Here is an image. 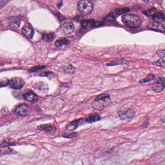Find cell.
<instances>
[{
	"instance_id": "obj_2",
	"label": "cell",
	"mask_w": 165,
	"mask_h": 165,
	"mask_svg": "<svg viewBox=\"0 0 165 165\" xmlns=\"http://www.w3.org/2000/svg\"><path fill=\"white\" fill-rule=\"evenodd\" d=\"M122 20L125 25L129 27H139L142 24V20L139 17L132 14L125 15L122 18Z\"/></svg>"
},
{
	"instance_id": "obj_33",
	"label": "cell",
	"mask_w": 165,
	"mask_h": 165,
	"mask_svg": "<svg viewBox=\"0 0 165 165\" xmlns=\"http://www.w3.org/2000/svg\"><path fill=\"white\" fill-rule=\"evenodd\" d=\"M160 122H161L162 124L165 123V115L161 119Z\"/></svg>"
},
{
	"instance_id": "obj_24",
	"label": "cell",
	"mask_w": 165,
	"mask_h": 165,
	"mask_svg": "<svg viewBox=\"0 0 165 165\" xmlns=\"http://www.w3.org/2000/svg\"><path fill=\"white\" fill-rule=\"evenodd\" d=\"M64 138L68 139H73L77 136V134L76 132H72L69 133H66L62 136Z\"/></svg>"
},
{
	"instance_id": "obj_6",
	"label": "cell",
	"mask_w": 165,
	"mask_h": 165,
	"mask_svg": "<svg viewBox=\"0 0 165 165\" xmlns=\"http://www.w3.org/2000/svg\"><path fill=\"white\" fill-rule=\"evenodd\" d=\"M117 113L121 120H122L132 118L135 115V112L129 108L118 111Z\"/></svg>"
},
{
	"instance_id": "obj_28",
	"label": "cell",
	"mask_w": 165,
	"mask_h": 165,
	"mask_svg": "<svg viewBox=\"0 0 165 165\" xmlns=\"http://www.w3.org/2000/svg\"><path fill=\"white\" fill-rule=\"evenodd\" d=\"M65 70L68 72H73L74 71V68L72 67V65H70L66 66L65 68Z\"/></svg>"
},
{
	"instance_id": "obj_32",
	"label": "cell",
	"mask_w": 165,
	"mask_h": 165,
	"mask_svg": "<svg viewBox=\"0 0 165 165\" xmlns=\"http://www.w3.org/2000/svg\"><path fill=\"white\" fill-rule=\"evenodd\" d=\"M149 125V123L148 121L144 122V124L142 125V126L144 127V128H147L148 126Z\"/></svg>"
},
{
	"instance_id": "obj_14",
	"label": "cell",
	"mask_w": 165,
	"mask_h": 165,
	"mask_svg": "<svg viewBox=\"0 0 165 165\" xmlns=\"http://www.w3.org/2000/svg\"><path fill=\"white\" fill-rule=\"evenodd\" d=\"M152 19L153 22L159 24H161L165 20V17L162 12L156 13L152 17Z\"/></svg>"
},
{
	"instance_id": "obj_9",
	"label": "cell",
	"mask_w": 165,
	"mask_h": 165,
	"mask_svg": "<svg viewBox=\"0 0 165 165\" xmlns=\"http://www.w3.org/2000/svg\"><path fill=\"white\" fill-rule=\"evenodd\" d=\"M14 112L19 116H25L29 112V108L26 105L21 104L15 107Z\"/></svg>"
},
{
	"instance_id": "obj_13",
	"label": "cell",
	"mask_w": 165,
	"mask_h": 165,
	"mask_svg": "<svg viewBox=\"0 0 165 165\" xmlns=\"http://www.w3.org/2000/svg\"><path fill=\"white\" fill-rule=\"evenodd\" d=\"M22 33L25 37L28 39H31L33 37V35H34V31L33 29L29 26H25L22 29Z\"/></svg>"
},
{
	"instance_id": "obj_27",
	"label": "cell",
	"mask_w": 165,
	"mask_h": 165,
	"mask_svg": "<svg viewBox=\"0 0 165 165\" xmlns=\"http://www.w3.org/2000/svg\"><path fill=\"white\" fill-rule=\"evenodd\" d=\"M115 15L113 14V13H111V14H109L106 17H105V19L106 21L108 22H113V20L115 19Z\"/></svg>"
},
{
	"instance_id": "obj_8",
	"label": "cell",
	"mask_w": 165,
	"mask_h": 165,
	"mask_svg": "<svg viewBox=\"0 0 165 165\" xmlns=\"http://www.w3.org/2000/svg\"><path fill=\"white\" fill-rule=\"evenodd\" d=\"M165 88V78L163 77H160L158 78L155 84L153 86V90L155 93H158L163 91Z\"/></svg>"
},
{
	"instance_id": "obj_34",
	"label": "cell",
	"mask_w": 165,
	"mask_h": 165,
	"mask_svg": "<svg viewBox=\"0 0 165 165\" xmlns=\"http://www.w3.org/2000/svg\"></svg>"
},
{
	"instance_id": "obj_5",
	"label": "cell",
	"mask_w": 165,
	"mask_h": 165,
	"mask_svg": "<svg viewBox=\"0 0 165 165\" xmlns=\"http://www.w3.org/2000/svg\"><path fill=\"white\" fill-rule=\"evenodd\" d=\"M37 129L40 131H44L47 134L52 135L57 131V127L54 125L51 124H45L40 125L37 127Z\"/></svg>"
},
{
	"instance_id": "obj_3",
	"label": "cell",
	"mask_w": 165,
	"mask_h": 165,
	"mask_svg": "<svg viewBox=\"0 0 165 165\" xmlns=\"http://www.w3.org/2000/svg\"><path fill=\"white\" fill-rule=\"evenodd\" d=\"M78 8L81 14L88 15L93 11V5L91 2L87 0H82L78 2Z\"/></svg>"
},
{
	"instance_id": "obj_22",
	"label": "cell",
	"mask_w": 165,
	"mask_h": 165,
	"mask_svg": "<svg viewBox=\"0 0 165 165\" xmlns=\"http://www.w3.org/2000/svg\"><path fill=\"white\" fill-rule=\"evenodd\" d=\"M130 11V9L128 8H121V9H117L116 10L115 13L117 15L123 14L125 13H127Z\"/></svg>"
},
{
	"instance_id": "obj_10",
	"label": "cell",
	"mask_w": 165,
	"mask_h": 165,
	"mask_svg": "<svg viewBox=\"0 0 165 165\" xmlns=\"http://www.w3.org/2000/svg\"><path fill=\"white\" fill-rule=\"evenodd\" d=\"M103 23V22H96L93 19L89 20H83L81 22V25L82 27L85 29L89 28L92 27L100 26L102 25Z\"/></svg>"
},
{
	"instance_id": "obj_19",
	"label": "cell",
	"mask_w": 165,
	"mask_h": 165,
	"mask_svg": "<svg viewBox=\"0 0 165 165\" xmlns=\"http://www.w3.org/2000/svg\"><path fill=\"white\" fill-rule=\"evenodd\" d=\"M54 33H50L47 34H44L42 35V39L45 41L49 42L53 40L54 39Z\"/></svg>"
},
{
	"instance_id": "obj_25",
	"label": "cell",
	"mask_w": 165,
	"mask_h": 165,
	"mask_svg": "<svg viewBox=\"0 0 165 165\" xmlns=\"http://www.w3.org/2000/svg\"><path fill=\"white\" fill-rule=\"evenodd\" d=\"M9 83V81L6 77L0 78V87L7 85Z\"/></svg>"
},
{
	"instance_id": "obj_17",
	"label": "cell",
	"mask_w": 165,
	"mask_h": 165,
	"mask_svg": "<svg viewBox=\"0 0 165 165\" xmlns=\"http://www.w3.org/2000/svg\"><path fill=\"white\" fill-rule=\"evenodd\" d=\"M70 41L68 39H65V38L59 39L56 42L55 45L58 48H59V47H62V46L65 45H68L70 43Z\"/></svg>"
},
{
	"instance_id": "obj_1",
	"label": "cell",
	"mask_w": 165,
	"mask_h": 165,
	"mask_svg": "<svg viewBox=\"0 0 165 165\" xmlns=\"http://www.w3.org/2000/svg\"><path fill=\"white\" fill-rule=\"evenodd\" d=\"M111 103L110 96L107 94H102L96 98L95 100L92 103L94 109L98 111H102L107 107Z\"/></svg>"
},
{
	"instance_id": "obj_31",
	"label": "cell",
	"mask_w": 165,
	"mask_h": 165,
	"mask_svg": "<svg viewBox=\"0 0 165 165\" xmlns=\"http://www.w3.org/2000/svg\"><path fill=\"white\" fill-rule=\"evenodd\" d=\"M7 1H0V9H2L3 6L5 5Z\"/></svg>"
},
{
	"instance_id": "obj_18",
	"label": "cell",
	"mask_w": 165,
	"mask_h": 165,
	"mask_svg": "<svg viewBox=\"0 0 165 165\" xmlns=\"http://www.w3.org/2000/svg\"><path fill=\"white\" fill-rule=\"evenodd\" d=\"M12 152V150L8 147H2L0 148V156H4L5 154L10 153Z\"/></svg>"
},
{
	"instance_id": "obj_16",
	"label": "cell",
	"mask_w": 165,
	"mask_h": 165,
	"mask_svg": "<svg viewBox=\"0 0 165 165\" xmlns=\"http://www.w3.org/2000/svg\"><path fill=\"white\" fill-rule=\"evenodd\" d=\"M150 28H153V30L161 31V32H164L165 31V28L162 24H159V23H157L155 22L153 24H152Z\"/></svg>"
},
{
	"instance_id": "obj_15",
	"label": "cell",
	"mask_w": 165,
	"mask_h": 165,
	"mask_svg": "<svg viewBox=\"0 0 165 165\" xmlns=\"http://www.w3.org/2000/svg\"><path fill=\"white\" fill-rule=\"evenodd\" d=\"M101 120V117L99 114H94L90 116L89 117L86 119V121L89 123L96 122Z\"/></svg>"
},
{
	"instance_id": "obj_20",
	"label": "cell",
	"mask_w": 165,
	"mask_h": 165,
	"mask_svg": "<svg viewBox=\"0 0 165 165\" xmlns=\"http://www.w3.org/2000/svg\"><path fill=\"white\" fill-rule=\"evenodd\" d=\"M156 13H157V9L155 7H152L150 9L144 11L143 13L148 17H153Z\"/></svg>"
},
{
	"instance_id": "obj_21",
	"label": "cell",
	"mask_w": 165,
	"mask_h": 165,
	"mask_svg": "<svg viewBox=\"0 0 165 165\" xmlns=\"http://www.w3.org/2000/svg\"><path fill=\"white\" fill-rule=\"evenodd\" d=\"M155 79V76L152 74H149L147 75V77L143 79V80H141L140 81V83H146V82H149L150 81H153V80Z\"/></svg>"
},
{
	"instance_id": "obj_7",
	"label": "cell",
	"mask_w": 165,
	"mask_h": 165,
	"mask_svg": "<svg viewBox=\"0 0 165 165\" xmlns=\"http://www.w3.org/2000/svg\"><path fill=\"white\" fill-rule=\"evenodd\" d=\"M10 86L11 88L16 90H19L22 88L25 84V82L22 78L19 77H14L9 81Z\"/></svg>"
},
{
	"instance_id": "obj_26",
	"label": "cell",
	"mask_w": 165,
	"mask_h": 165,
	"mask_svg": "<svg viewBox=\"0 0 165 165\" xmlns=\"http://www.w3.org/2000/svg\"><path fill=\"white\" fill-rule=\"evenodd\" d=\"M153 64L157 67H165V61L163 59H160L158 60V61L153 63Z\"/></svg>"
},
{
	"instance_id": "obj_29",
	"label": "cell",
	"mask_w": 165,
	"mask_h": 165,
	"mask_svg": "<svg viewBox=\"0 0 165 165\" xmlns=\"http://www.w3.org/2000/svg\"><path fill=\"white\" fill-rule=\"evenodd\" d=\"M45 67H43V66H37V67H34L32 68V69H31V70H30V71L31 72H33V71H36V70H39V69H42V68H45Z\"/></svg>"
},
{
	"instance_id": "obj_11",
	"label": "cell",
	"mask_w": 165,
	"mask_h": 165,
	"mask_svg": "<svg viewBox=\"0 0 165 165\" xmlns=\"http://www.w3.org/2000/svg\"><path fill=\"white\" fill-rule=\"evenodd\" d=\"M85 119H80L78 120H74L73 121L70 122L68 125H67L66 129L69 131H73L76 129L79 126V124L82 122Z\"/></svg>"
},
{
	"instance_id": "obj_4",
	"label": "cell",
	"mask_w": 165,
	"mask_h": 165,
	"mask_svg": "<svg viewBox=\"0 0 165 165\" xmlns=\"http://www.w3.org/2000/svg\"><path fill=\"white\" fill-rule=\"evenodd\" d=\"M75 30L74 25L73 23L70 22H65L63 23L59 27V32L62 35H71L73 33Z\"/></svg>"
},
{
	"instance_id": "obj_12",
	"label": "cell",
	"mask_w": 165,
	"mask_h": 165,
	"mask_svg": "<svg viewBox=\"0 0 165 165\" xmlns=\"http://www.w3.org/2000/svg\"><path fill=\"white\" fill-rule=\"evenodd\" d=\"M24 98L26 101L28 102L35 103L38 101V98L35 94L32 91H29L24 94Z\"/></svg>"
},
{
	"instance_id": "obj_30",
	"label": "cell",
	"mask_w": 165,
	"mask_h": 165,
	"mask_svg": "<svg viewBox=\"0 0 165 165\" xmlns=\"http://www.w3.org/2000/svg\"><path fill=\"white\" fill-rule=\"evenodd\" d=\"M53 74L52 72H45L42 73L41 74V76H49V75H52Z\"/></svg>"
},
{
	"instance_id": "obj_23",
	"label": "cell",
	"mask_w": 165,
	"mask_h": 165,
	"mask_svg": "<svg viewBox=\"0 0 165 165\" xmlns=\"http://www.w3.org/2000/svg\"><path fill=\"white\" fill-rule=\"evenodd\" d=\"M20 25V20L19 19H14L10 23V26L14 28H18Z\"/></svg>"
}]
</instances>
